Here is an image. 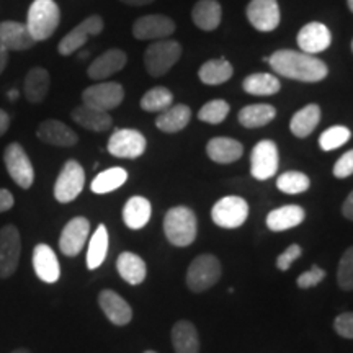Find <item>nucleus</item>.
<instances>
[{
    "instance_id": "obj_49",
    "label": "nucleus",
    "mask_w": 353,
    "mask_h": 353,
    "mask_svg": "<svg viewBox=\"0 0 353 353\" xmlns=\"http://www.w3.org/2000/svg\"><path fill=\"white\" fill-rule=\"evenodd\" d=\"M10 126V117H8L7 112L0 110V136H3Z\"/></svg>"
},
{
    "instance_id": "obj_50",
    "label": "nucleus",
    "mask_w": 353,
    "mask_h": 353,
    "mask_svg": "<svg viewBox=\"0 0 353 353\" xmlns=\"http://www.w3.org/2000/svg\"><path fill=\"white\" fill-rule=\"evenodd\" d=\"M120 2L131 7H143V6H149V3H152L154 0H120Z\"/></svg>"
},
{
    "instance_id": "obj_52",
    "label": "nucleus",
    "mask_w": 353,
    "mask_h": 353,
    "mask_svg": "<svg viewBox=\"0 0 353 353\" xmlns=\"http://www.w3.org/2000/svg\"><path fill=\"white\" fill-rule=\"evenodd\" d=\"M8 99H10V100L19 99V92H17V90H10V92H8Z\"/></svg>"
},
{
    "instance_id": "obj_21",
    "label": "nucleus",
    "mask_w": 353,
    "mask_h": 353,
    "mask_svg": "<svg viewBox=\"0 0 353 353\" xmlns=\"http://www.w3.org/2000/svg\"><path fill=\"white\" fill-rule=\"evenodd\" d=\"M33 268L44 283H56L61 276L59 260L48 244H38L33 250Z\"/></svg>"
},
{
    "instance_id": "obj_51",
    "label": "nucleus",
    "mask_w": 353,
    "mask_h": 353,
    "mask_svg": "<svg viewBox=\"0 0 353 353\" xmlns=\"http://www.w3.org/2000/svg\"><path fill=\"white\" fill-rule=\"evenodd\" d=\"M8 63V51L6 48L0 46V74L3 72V69H6V65Z\"/></svg>"
},
{
    "instance_id": "obj_23",
    "label": "nucleus",
    "mask_w": 353,
    "mask_h": 353,
    "mask_svg": "<svg viewBox=\"0 0 353 353\" xmlns=\"http://www.w3.org/2000/svg\"><path fill=\"white\" fill-rule=\"evenodd\" d=\"M206 154L216 164H232L244 154V145L232 138H213L206 145Z\"/></svg>"
},
{
    "instance_id": "obj_56",
    "label": "nucleus",
    "mask_w": 353,
    "mask_h": 353,
    "mask_svg": "<svg viewBox=\"0 0 353 353\" xmlns=\"http://www.w3.org/2000/svg\"><path fill=\"white\" fill-rule=\"evenodd\" d=\"M352 51H353V41H352Z\"/></svg>"
},
{
    "instance_id": "obj_19",
    "label": "nucleus",
    "mask_w": 353,
    "mask_h": 353,
    "mask_svg": "<svg viewBox=\"0 0 353 353\" xmlns=\"http://www.w3.org/2000/svg\"><path fill=\"white\" fill-rule=\"evenodd\" d=\"M99 304L107 319L114 325H126L132 319V309L120 294L112 290H103L99 294Z\"/></svg>"
},
{
    "instance_id": "obj_32",
    "label": "nucleus",
    "mask_w": 353,
    "mask_h": 353,
    "mask_svg": "<svg viewBox=\"0 0 353 353\" xmlns=\"http://www.w3.org/2000/svg\"><path fill=\"white\" fill-rule=\"evenodd\" d=\"M50 72L43 68H33L25 77V95L30 103H41L50 92Z\"/></svg>"
},
{
    "instance_id": "obj_54",
    "label": "nucleus",
    "mask_w": 353,
    "mask_h": 353,
    "mask_svg": "<svg viewBox=\"0 0 353 353\" xmlns=\"http://www.w3.org/2000/svg\"><path fill=\"white\" fill-rule=\"evenodd\" d=\"M347 6L350 8V12L353 13V0H347Z\"/></svg>"
},
{
    "instance_id": "obj_30",
    "label": "nucleus",
    "mask_w": 353,
    "mask_h": 353,
    "mask_svg": "<svg viewBox=\"0 0 353 353\" xmlns=\"http://www.w3.org/2000/svg\"><path fill=\"white\" fill-rule=\"evenodd\" d=\"M321 121L319 105L309 103L293 114L290 121V130L296 138H307Z\"/></svg>"
},
{
    "instance_id": "obj_36",
    "label": "nucleus",
    "mask_w": 353,
    "mask_h": 353,
    "mask_svg": "<svg viewBox=\"0 0 353 353\" xmlns=\"http://www.w3.org/2000/svg\"><path fill=\"white\" fill-rule=\"evenodd\" d=\"M128 172L123 167H112V169L100 172L99 175L92 180V192L97 195H105V193H112L126 183Z\"/></svg>"
},
{
    "instance_id": "obj_16",
    "label": "nucleus",
    "mask_w": 353,
    "mask_h": 353,
    "mask_svg": "<svg viewBox=\"0 0 353 353\" xmlns=\"http://www.w3.org/2000/svg\"><path fill=\"white\" fill-rule=\"evenodd\" d=\"M176 30L175 21L165 15H145L141 17L132 25V34L136 39H164L174 34Z\"/></svg>"
},
{
    "instance_id": "obj_6",
    "label": "nucleus",
    "mask_w": 353,
    "mask_h": 353,
    "mask_svg": "<svg viewBox=\"0 0 353 353\" xmlns=\"http://www.w3.org/2000/svg\"><path fill=\"white\" fill-rule=\"evenodd\" d=\"M249 216V205L244 198L229 195L216 201L211 208V219L214 224L224 229L241 228Z\"/></svg>"
},
{
    "instance_id": "obj_14",
    "label": "nucleus",
    "mask_w": 353,
    "mask_h": 353,
    "mask_svg": "<svg viewBox=\"0 0 353 353\" xmlns=\"http://www.w3.org/2000/svg\"><path fill=\"white\" fill-rule=\"evenodd\" d=\"M247 19L259 32H273L280 25L281 15L276 0H250Z\"/></svg>"
},
{
    "instance_id": "obj_1",
    "label": "nucleus",
    "mask_w": 353,
    "mask_h": 353,
    "mask_svg": "<svg viewBox=\"0 0 353 353\" xmlns=\"http://www.w3.org/2000/svg\"><path fill=\"white\" fill-rule=\"evenodd\" d=\"M278 76L299 82H321L327 77L329 68L324 61L303 51L278 50L272 56L263 57Z\"/></svg>"
},
{
    "instance_id": "obj_38",
    "label": "nucleus",
    "mask_w": 353,
    "mask_h": 353,
    "mask_svg": "<svg viewBox=\"0 0 353 353\" xmlns=\"http://www.w3.org/2000/svg\"><path fill=\"white\" fill-rule=\"evenodd\" d=\"M174 105V94L167 87H152L141 99V108L149 113H161Z\"/></svg>"
},
{
    "instance_id": "obj_15",
    "label": "nucleus",
    "mask_w": 353,
    "mask_h": 353,
    "mask_svg": "<svg viewBox=\"0 0 353 353\" xmlns=\"http://www.w3.org/2000/svg\"><path fill=\"white\" fill-rule=\"evenodd\" d=\"M88 234H90V223L87 218L77 216L65 224L59 237L61 252L68 257H76L85 245Z\"/></svg>"
},
{
    "instance_id": "obj_11",
    "label": "nucleus",
    "mask_w": 353,
    "mask_h": 353,
    "mask_svg": "<svg viewBox=\"0 0 353 353\" xmlns=\"http://www.w3.org/2000/svg\"><path fill=\"white\" fill-rule=\"evenodd\" d=\"M148 141L139 131L123 128L117 130L108 139V152L120 159H138L144 154Z\"/></svg>"
},
{
    "instance_id": "obj_28",
    "label": "nucleus",
    "mask_w": 353,
    "mask_h": 353,
    "mask_svg": "<svg viewBox=\"0 0 353 353\" xmlns=\"http://www.w3.org/2000/svg\"><path fill=\"white\" fill-rule=\"evenodd\" d=\"M117 270L126 283L132 286L141 285L148 275V267L139 255L132 252H123L117 260Z\"/></svg>"
},
{
    "instance_id": "obj_31",
    "label": "nucleus",
    "mask_w": 353,
    "mask_h": 353,
    "mask_svg": "<svg viewBox=\"0 0 353 353\" xmlns=\"http://www.w3.org/2000/svg\"><path fill=\"white\" fill-rule=\"evenodd\" d=\"M192 120V110L187 105H172L164 112L159 113L156 126L164 132H179Z\"/></svg>"
},
{
    "instance_id": "obj_45",
    "label": "nucleus",
    "mask_w": 353,
    "mask_h": 353,
    "mask_svg": "<svg viewBox=\"0 0 353 353\" xmlns=\"http://www.w3.org/2000/svg\"><path fill=\"white\" fill-rule=\"evenodd\" d=\"M301 254H303V249H301V247H299L298 244L290 245L288 249H285L283 254L278 255V259H276V267H278V270H281V272L288 270L291 265H293L294 260L301 257Z\"/></svg>"
},
{
    "instance_id": "obj_40",
    "label": "nucleus",
    "mask_w": 353,
    "mask_h": 353,
    "mask_svg": "<svg viewBox=\"0 0 353 353\" xmlns=\"http://www.w3.org/2000/svg\"><path fill=\"white\" fill-rule=\"evenodd\" d=\"M352 138V131L347 126H332L327 128L319 138V145L322 151H334L342 148Z\"/></svg>"
},
{
    "instance_id": "obj_24",
    "label": "nucleus",
    "mask_w": 353,
    "mask_h": 353,
    "mask_svg": "<svg viewBox=\"0 0 353 353\" xmlns=\"http://www.w3.org/2000/svg\"><path fill=\"white\" fill-rule=\"evenodd\" d=\"M306 218V211L298 205H286L268 213L267 226L273 232H281L286 229L296 228Z\"/></svg>"
},
{
    "instance_id": "obj_26",
    "label": "nucleus",
    "mask_w": 353,
    "mask_h": 353,
    "mask_svg": "<svg viewBox=\"0 0 353 353\" xmlns=\"http://www.w3.org/2000/svg\"><path fill=\"white\" fill-rule=\"evenodd\" d=\"M172 345L175 353H200L198 330L190 321H179L172 327Z\"/></svg>"
},
{
    "instance_id": "obj_37",
    "label": "nucleus",
    "mask_w": 353,
    "mask_h": 353,
    "mask_svg": "<svg viewBox=\"0 0 353 353\" xmlns=\"http://www.w3.org/2000/svg\"><path fill=\"white\" fill-rule=\"evenodd\" d=\"M108 254V231L103 224L95 229L94 236L88 242L87 249V267L88 270H95L105 262Z\"/></svg>"
},
{
    "instance_id": "obj_29",
    "label": "nucleus",
    "mask_w": 353,
    "mask_h": 353,
    "mask_svg": "<svg viewBox=\"0 0 353 353\" xmlns=\"http://www.w3.org/2000/svg\"><path fill=\"white\" fill-rule=\"evenodd\" d=\"M221 17H223V8L216 0H200L192 12L193 23L203 32H213L218 28Z\"/></svg>"
},
{
    "instance_id": "obj_53",
    "label": "nucleus",
    "mask_w": 353,
    "mask_h": 353,
    "mask_svg": "<svg viewBox=\"0 0 353 353\" xmlns=\"http://www.w3.org/2000/svg\"><path fill=\"white\" fill-rule=\"evenodd\" d=\"M12 353H32V352L26 350V348H17V350H13Z\"/></svg>"
},
{
    "instance_id": "obj_27",
    "label": "nucleus",
    "mask_w": 353,
    "mask_h": 353,
    "mask_svg": "<svg viewBox=\"0 0 353 353\" xmlns=\"http://www.w3.org/2000/svg\"><path fill=\"white\" fill-rule=\"evenodd\" d=\"M152 213L151 201L144 196H131L123 208V221L130 229H143Z\"/></svg>"
},
{
    "instance_id": "obj_5",
    "label": "nucleus",
    "mask_w": 353,
    "mask_h": 353,
    "mask_svg": "<svg viewBox=\"0 0 353 353\" xmlns=\"http://www.w3.org/2000/svg\"><path fill=\"white\" fill-rule=\"evenodd\" d=\"M221 278L219 260L211 254H201L190 263L187 272V286L193 293L213 288Z\"/></svg>"
},
{
    "instance_id": "obj_39",
    "label": "nucleus",
    "mask_w": 353,
    "mask_h": 353,
    "mask_svg": "<svg viewBox=\"0 0 353 353\" xmlns=\"http://www.w3.org/2000/svg\"><path fill=\"white\" fill-rule=\"evenodd\" d=\"M309 185H311V180L303 172H285L276 180V188L286 195L304 193L309 188Z\"/></svg>"
},
{
    "instance_id": "obj_46",
    "label": "nucleus",
    "mask_w": 353,
    "mask_h": 353,
    "mask_svg": "<svg viewBox=\"0 0 353 353\" xmlns=\"http://www.w3.org/2000/svg\"><path fill=\"white\" fill-rule=\"evenodd\" d=\"M350 175H353V149L343 154L334 165V176L337 179H347Z\"/></svg>"
},
{
    "instance_id": "obj_17",
    "label": "nucleus",
    "mask_w": 353,
    "mask_h": 353,
    "mask_svg": "<svg viewBox=\"0 0 353 353\" xmlns=\"http://www.w3.org/2000/svg\"><path fill=\"white\" fill-rule=\"evenodd\" d=\"M298 46L299 50L306 54H319L325 51L332 43V34L330 30L321 21H311V23L304 25L298 33Z\"/></svg>"
},
{
    "instance_id": "obj_22",
    "label": "nucleus",
    "mask_w": 353,
    "mask_h": 353,
    "mask_svg": "<svg viewBox=\"0 0 353 353\" xmlns=\"http://www.w3.org/2000/svg\"><path fill=\"white\" fill-rule=\"evenodd\" d=\"M37 43L28 32L26 25L19 21H2L0 23V46L7 51H25Z\"/></svg>"
},
{
    "instance_id": "obj_44",
    "label": "nucleus",
    "mask_w": 353,
    "mask_h": 353,
    "mask_svg": "<svg viewBox=\"0 0 353 353\" xmlns=\"http://www.w3.org/2000/svg\"><path fill=\"white\" fill-rule=\"evenodd\" d=\"M334 329L343 339H353V312H342L335 317Z\"/></svg>"
},
{
    "instance_id": "obj_9",
    "label": "nucleus",
    "mask_w": 353,
    "mask_h": 353,
    "mask_svg": "<svg viewBox=\"0 0 353 353\" xmlns=\"http://www.w3.org/2000/svg\"><path fill=\"white\" fill-rule=\"evenodd\" d=\"M125 99V88L118 82H100L87 87L82 92V101L88 107H94L103 112L120 107Z\"/></svg>"
},
{
    "instance_id": "obj_25",
    "label": "nucleus",
    "mask_w": 353,
    "mask_h": 353,
    "mask_svg": "<svg viewBox=\"0 0 353 353\" xmlns=\"http://www.w3.org/2000/svg\"><path fill=\"white\" fill-rule=\"evenodd\" d=\"M72 120L77 123L79 126L85 128L88 131L94 132H103L112 128L113 120L110 117L108 112L103 110L88 107V105L82 103L81 107H77L72 112Z\"/></svg>"
},
{
    "instance_id": "obj_35",
    "label": "nucleus",
    "mask_w": 353,
    "mask_h": 353,
    "mask_svg": "<svg viewBox=\"0 0 353 353\" xmlns=\"http://www.w3.org/2000/svg\"><path fill=\"white\" fill-rule=\"evenodd\" d=\"M234 69L229 61L226 59H211L206 61L198 70V77L206 85H221V83L228 82L232 77Z\"/></svg>"
},
{
    "instance_id": "obj_34",
    "label": "nucleus",
    "mask_w": 353,
    "mask_h": 353,
    "mask_svg": "<svg viewBox=\"0 0 353 353\" xmlns=\"http://www.w3.org/2000/svg\"><path fill=\"white\" fill-rule=\"evenodd\" d=\"M276 117L275 107L267 103L260 105H249V107H244L237 114L239 118V123L247 130H255V128H262L268 123L273 121V118Z\"/></svg>"
},
{
    "instance_id": "obj_8",
    "label": "nucleus",
    "mask_w": 353,
    "mask_h": 353,
    "mask_svg": "<svg viewBox=\"0 0 353 353\" xmlns=\"http://www.w3.org/2000/svg\"><path fill=\"white\" fill-rule=\"evenodd\" d=\"M85 183V172L77 161H68L57 176L54 196L59 203H70L81 195Z\"/></svg>"
},
{
    "instance_id": "obj_43",
    "label": "nucleus",
    "mask_w": 353,
    "mask_h": 353,
    "mask_svg": "<svg viewBox=\"0 0 353 353\" xmlns=\"http://www.w3.org/2000/svg\"><path fill=\"white\" fill-rule=\"evenodd\" d=\"M324 278H325V270H322V268L317 267V265H312L311 270L304 272L303 275L298 276V286L303 290L312 288V286L319 285Z\"/></svg>"
},
{
    "instance_id": "obj_55",
    "label": "nucleus",
    "mask_w": 353,
    "mask_h": 353,
    "mask_svg": "<svg viewBox=\"0 0 353 353\" xmlns=\"http://www.w3.org/2000/svg\"><path fill=\"white\" fill-rule=\"evenodd\" d=\"M144 353H157V352H154V350H148V352H144Z\"/></svg>"
},
{
    "instance_id": "obj_4",
    "label": "nucleus",
    "mask_w": 353,
    "mask_h": 353,
    "mask_svg": "<svg viewBox=\"0 0 353 353\" xmlns=\"http://www.w3.org/2000/svg\"><path fill=\"white\" fill-rule=\"evenodd\" d=\"M182 56V46L172 39L154 41L144 52V68L152 77L165 76Z\"/></svg>"
},
{
    "instance_id": "obj_2",
    "label": "nucleus",
    "mask_w": 353,
    "mask_h": 353,
    "mask_svg": "<svg viewBox=\"0 0 353 353\" xmlns=\"http://www.w3.org/2000/svg\"><path fill=\"white\" fill-rule=\"evenodd\" d=\"M196 214L188 206H175L167 211L164 232L167 241L175 247H188L196 239Z\"/></svg>"
},
{
    "instance_id": "obj_13",
    "label": "nucleus",
    "mask_w": 353,
    "mask_h": 353,
    "mask_svg": "<svg viewBox=\"0 0 353 353\" xmlns=\"http://www.w3.org/2000/svg\"><path fill=\"white\" fill-rule=\"evenodd\" d=\"M101 30H103V20H101V17H87L82 23H79L76 28L70 30V32L61 39L59 44H57V51H59L61 56L72 54V52L81 50L83 44L87 43L88 38L100 34Z\"/></svg>"
},
{
    "instance_id": "obj_12",
    "label": "nucleus",
    "mask_w": 353,
    "mask_h": 353,
    "mask_svg": "<svg viewBox=\"0 0 353 353\" xmlns=\"http://www.w3.org/2000/svg\"><path fill=\"white\" fill-rule=\"evenodd\" d=\"M21 254L20 232L13 224L0 229V278L13 275L19 267Z\"/></svg>"
},
{
    "instance_id": "obj_48",
    "label": "nucleus",
    "mask_w": 353,
    "mask_h": 353,
    "mask_svg": "<svg viewBox=\"0 0 353 353\" xmlns=\"http://www.w3.org/2000/svg\"><path fill=\"white\" fill-rule=\"evenodd\" d=\"M342 214L345 216L347 219L353 221V192L350 193V195L347 196V200L343 201V205H342Z\"/></svg>"
},
{
    "instance_id": "obj_10",
    "label": "nucleus",
    "mask_w": 353,
    "mask_h": 353,
    "mask_svg": "<svg viewBox=\"0 0 353 353\" xmlns=\"http://www.w3.org/2000/svg\"><path fill=\"white\" fill-rule=\"evenodd\" d=\"M280 165L276 144L270 139H263L255 144L250 152V174L255 180H268L276 174Z\"/></svg>"
},
{
    "instance_id": "obj_42",
    "label": "nucleus",
    "mask_w": 353,
    "mask_h": 353,
    "mask_svg": "<svg viewBox=\"0 0 353 353\" xmlns=\"http://www.w3.org/2000/svg\"><path fill=\"white\" fill-rule=\"evenodd\" d=\"M337 283L343 291L353 290V245L348 247L339 262Z\"/></svg>"
},
{
    "instance_id": "obj_3",
    "label": "nucleus",
    "mask_w": 353,
    "mask_h": 353,
    "mask_svg": "<svg viewBox=\"0 0 353 353\" xmlns=\"http://www.w3.org/2000/svg\"><path fill=\"white\" fill-rule=\"evenodd\" d=\"M61 21V10L54 0H34L30 6L26 28L34 41H44L56 32Z\"/></svg>"
},
{
    "instance_id": "obj_41",
    "label": "nucleus",
    "mask_w": 353,
    "mask_h": 353,
    "mask_svg": "<svg viewBox=\"0 0 353 353\" xmlns=\"http://www.w3.org/2000/svg\"><path fill=\"white\" fill-rule=\"evenodd\" d=\"M229 103L226 100H211L208 103H205L198 113V118L201 121L210 123V125H219L226 120L229 114Z\"/></svg>"
},
{
    "instance_id": "obj_7",
    "label": "nucleus",
    "mask_w": 353,
    "mask_h": 353,
    "mask_svg": "<svg viewBox=\"0 0 353 353\" xmlns=\"http://www.w3.org/2000/svg\"><path fill=\"white\" fill-rule=\"evenodd\" d=\"M3 162H6L10 179L20 188L28 190L32 187L34 182V170L32 161H30L25 149L19 143H12L7 145L6 152H3Z\"/></svg>"
},
{
    "instance_id": "obj_20",
    "label": "nucleus",
    "mask_w": 353,
    "mask_h": 353,
    "mask_svg": "<svg viewBox=\"0 0 353 353\" xmlns=\"http://www.w3.org/2000/svg\"><path fill=\"white\" fill-rule=\"evenodd\" d=\"M37 136L43 143L57 145V148H72L77 144L79 136L68 125L57 120H46L38 126Z\"/></svg>"
},
{
    "instance_id": "obj_18",
    "label": "nucleus",
    "mask_w": 353,
    "mask_h": 353,
    "mask_svg": "<svg viewBox=\"0 0 353 353\" xmlns=\"http://www.w3.org/2000/svg\"><path fill=\"white\" fill-rule=\"evenodd\" d=\"M128 63V56L123 50H113L105 51L103 54L97 57V59L88 65L87 74L92 81H105V79L113 76V74L120 72L121 69H125Z\"/></svg>"
},
{
    "instance_id": "obj_33",
    "label": "nucleus",
    "mask_w": 353,
    "mask_h": 353,
    "mask_svg": "<svg viewBox=\"0 0 353 353\" xmlns=\"http://www.w3.org/2000/svg\"><path fill=\"white\" fill-rule=\"evenodd\" d=\"M242 88H244L249 95L268 97V95L278 94L281 88V83H280V79L273 76V74L257 72V74H250V76H247L244 79V82H242Z\"/></svg>"
},
{
    "instance_id": "obj_47",
    "label": "nucleus",
    "mask_w": 353,
    "mask_h": 353,
    "mask_svg": "<svg viewBox=\"0 0 353 353\" xmlns=\"http://www.w3.org/2000/svg\"><path fill=\"white\" fill-rule=\"evenodd\" d=\"M13 205H15V198L12 193L6 188H0V213L12 210Z\"/></svg>"
}]
</instances>
